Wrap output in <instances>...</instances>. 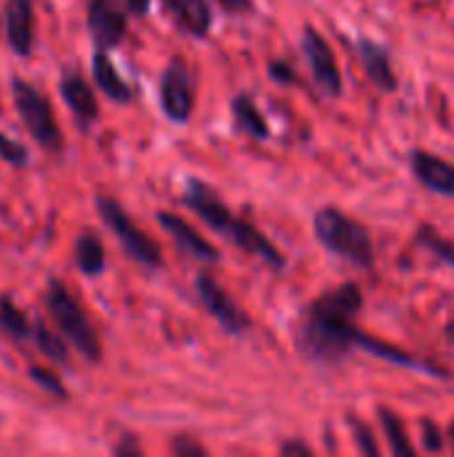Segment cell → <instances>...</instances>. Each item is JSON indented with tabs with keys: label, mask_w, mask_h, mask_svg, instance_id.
<instances>
[{
	"label": "cell",
	"mask_w": 454,
	"mask_h": 457,
	"mask_svg": "<svg viewBox=\"0 0 454 457\" xmlns=\"http://www.w3.org/2000/svg\"><path fill=\"white\" fill-rule=\"evenodd\" d=\"M182 204L195 212L211 230H217L219 236H225L233 246L244 249L246 254H254L260 257L262 262H268L270 268L281 270L284 268V254L270 244V238L265 233H260L254 225H249L246 220L235 217L225 201L219 198V193L214 187H209L203 179H195L190 177L185 182V190H182Z\"/></svg>",
	"instance_id": "obj_2"
},
{
	"label": "cell",
	"mask_w": 454,
	"mask_h": 457,
	"mask_svg": "<svg viewBox=\"0 0 454 457\" xmlns=\"http://www.w3.org/2000/svg\"><path fill=\"white\" fill-rule=\"evenodd\" d=\"M0 332L13 343H29L32 340V321L29 316L13 303V297L0 292Z\"/></svg>",
	"instance_id": "obj_21"
},
{
	"label": "cell",
	"mask_w": 454,
	"mask_h": 457,
	"mask_svg": "<svg viewBox=\"0 0 454 457\" xmlns=\"http://www.w3.org/2000/svg\"><path fill=\"white\" fill-rule=\"evenodd\" d=\"M268 72H270V80H276V83H281V86H294V83L300 80L297 72H294V67H292L289 62H284V59L270 62Z\"/></svg>",
	"instance_id": "obj_28"
},
{
	"label": "cell",
	"mask_w": 454,
	"mask_h": 457,
	"mask_svg": "<svg viewBox=\"0 0 454 457\" xmlns=\"http://www.w3.org/2000/svg\"><path fill=\"white\" fill-rule=\"evenodd\" d=\"M120 3H123V8H126L131 16H147L153 0H120Z\"/></svg>",
	"instance_id": "obj_34"
},
{
	"label": "cell",
	"mask_w": 454,
	"mask_h": 457,
	"mask_svg": "<svg viewBox=\"0 0 454 457\" xmlns=\"http://www.w3.org/2000/svg\"><path fill=\"white\" fill-rule=\"evenodd\" d=\"M313 233H316L318 244H324V249L353 262L356 268H372L375 265L372 236L351 214H345L334 206H324L313 217Z\"/></svg>",
	"instance_id": "obj_3"
},
{
	"label": "cell",
	"mask_w": 454,
	"mask_h": 457,
	"mask_svg": "<svg viewBox=\"0 0 454 457\" xmlns=\"http://www.w3.org/2000/svg\"><path fill=\"white\" fill-rule=\"evenodd\" d=\"M158 222H161V228L174 238V244L185 252V254H190L193 260H198V262H217L219 260V249L217 246H211L190 222H185L182 217H177V214H171V212H161L158 214Z\"/></svg>",
	"instance_id": "obj_13"
},
{
	"label": "cell",
	"mask_w": 454,
	"mask_h": 457,
	"mask_svg": "<svg viewBox=\"0 0 454 457\" xmlns=\"http://www.w3.org/2000/svg\"><path fill=\"white\" fill-rule=\"evenodd\" d=\"M59 94L64 99V104L70 107V112L75 115V120L88 129L91 123L99 120V102H96V94L94 88L88 86V80L80 75V70H72L67 67L62 75H59Z\"/></svg>",
	"instance_id": "obj_12"
},
{
	"label": "cell",
	"mask_w": 454,
	"mask_h": 457,
	"mask_svg": "<svg viewBox=\"0 0 454 457\" xmlns=\"http://www.w3.org/2000/svg\"><path fill=\"white\" fill-rule=\"evenodd\" d=\"M112 453H115V455H142V447H139V442H136L134 436H123V439L115 445Z\"/></svg>",
	"instance_id": "obj_33"
},
{
	"label": "cell",
	"mask_w": 454,
	"mask_h": 457,
	"mask_svg": "<svg viewBox=\"0 0 454 457\" xmlns=\"http://www.w3.org/2000/svg\"><path fill=\"white\" fill-rule=\"evenodd\" d=\"M29 378L45 391V394H51L54 399H59V402H67L70 396H67V388H64V383L56 378V372H51V370H45V367H29Z\"/></svg>",
	"instance_id": "obj_26"
},
{
	"label": "cell",
	"mask_w": 454,
	"mask_h": 457,
	"mask_svg": "<svg viewBox=\"0 0 454 457\" xmlns=\"http://www.w3.org/2000/svg\"><path fill=\"white\" fill-rule=\"evenodd\" d=\"M230 110H233V120H235L238 131L249 134L252 139H268L270 137V126H268L265 115L260 112V107L254 104L252 96H246V94L233 96Z\"/></svg>",
	"instance_id": "obj_19"
},
{
	"label": "cell",
	"mask_w": 454,
	"mask_h": 457,
	"mask_svg": "<svg viewBox=\"0 0 454 457\" xmlns=\"http://www.w3.org/2000/svg\"><path fill=\"white\" fill-rule=\"evenodd\" d=\"M0 158L8 166H13V169H27L29 166V150H27V145H21L13 137H5V134H0Z\"/></svg>",
	"instance_id": "obj_25"
},
{
	"label": "cell",
	"mask_w": 454,
	"mask_h": 457,
	"mask_svg": "<svg viewBox=\"0 0 454 457\" xmlns=\"http://www.w3.org/2000/svg\"><path fill=\"white\" fill-rule=\"evenodd\" d=\"M227 13H252L254 11V0H217Z\"/></svg>",
	"instance_id": "obj_32"
},
{
	"label": "cell",
	"mask_w": 454,
	"mask_h": 457,
	"mask_svg": "<svg viewBox=\"0 0 454 457\" xmlns=\"http://www.w3.org/2000/svg\"><path fill=\"white\" fill-rule=\"evenodd\" d=\"M447 337H450V343H452V345H454V321H452V324H450V327H447Z\"/></svg>",
	"instance_id": "obj_35"
},
{
	"label": "cell",
	"mask_w": 454,
	"mask_h": 457,
	"mask_svg": "<svg viewBox=\"0 0 454 457\" xmlns=\"http://www.w3.org/2000/svg\"><path fill=\"white\" fill-rule=\"evenodd\" d=\"M281 455H305V457H310L313 455V450H310V447H308V445H305V442H300V439H289V442H284V445H281Z\"/></svg>",
	"instance_id": "obj_31"
},
{
	"label": "cell",
	"mask_w": 454,
	"mask_h": 457,
	"mask_svg": "<svg viewBox=\"0 0 454 457\" xmlns=\"http://www.w3.org/2000/svg\"><path fill=\"white\" fill-rule=\"evenodd\" d=\"M32 343L37 345V351L51 359L54 364H62V367H70V351H67V340L62 337V332H51L45 327L43 319H35L32 321Z\"/></svg>",
	"instance_id": "obj_22"
},
{
	"label": "cell",
	"mask_w": 454,
	"mask_h": 457,
	"mask_svg": "<svg viewBox=\"0 0 454 457\" xmlns=\"http://www.w3.org/2000/svg\"><path fill=\"white\" fill-rule=\"evenodd\" d=\"M364 308V295L356 284H343L321 295L302 316L297 329V348L316 364L343 361L359 340L353 319Z\"/></svg>",
	"instance_id": "obj_1"
},
{
	"label": "cell",
	"mask_w": 454,
	"mask_h": 457,
	"mask_svg": "<svg viewBox=\"0 0 454 457\" xmlns=\"http://www.w3.org/2000/svg\"><path fill=\"white\" fill-rule=\"evenodd\" d=\"M45 308L56 324V329L62 332V337L88 361L96 364L102 359V343L88 321V316L83 313L80 303L72 297V292L64 287V281L59 278H48V289H45Z\"/></svg>",
	"instance_id": "obj_4"
},
{
	"label": "cell",
	"mask_w": 454,
	"mask_h": 457,
	"mask_svg": "<svg viewBox=\"0 0 454 457\" xmlns=\"http://www.w3.org/2000/svg\"><path fill=\"white\" fill-rule=\"evenodd\" d=\"M359 54H361V64H364L369 80L380 91L391 94L399 88V78H396V70H393V62H391V54L385 46H380L369 37H359Z\"/></svg>",
	"instance_id": "obj_16"
},
{
	"label": "cell",
	"mask_w": 454,
	"mask_h": 457,
	"mask_svg": "<svg viewBox=\"0 0 454 457\" xmlns=\"http://www.w3.org/2000/svg\"><path fill=\"white\" fill-rule=\"evenodd\" d=\"M75 265L83 276L94 278L104 273L107 265V254H104V244L99 241V236L94 233H80L75 238Z\"/></svg>",
	"instance_id": "obj_20"
},
{
	"label": "cell",
	"mask_w": 454,
	"mask_h": 457,
	"mask_svg": "<svg viewBox=\"0 0 454 457\" xmlns=\"http://www.w3.org/2000/svg\"><path fill=\"white\" fill-rule=\"evenodd\" d=\"M96 212H99L102 222L115 233V238L120 241L123 252H126L134 262H139V265H144V268H150V270H155V268L161 265V260H163L161 246H158L144 230H139V228L134 225V220L123 212V206H120L115 198L96 195Z\"/></svg>",
	"instance_id": "obj_6"
},
{
	"label": "cell",
	"mask_w": 454,
	"mask_h": 457,
	"mask_svg": "<svg viewBox=\"0 0 454 457\" xmlns=\"http://www.w3.org/2000/svg\"><path fill=\"white\" fill-rule=\"evenodd\" d=\"M161 107L171 123H187L195 107V83L185 59H171L161 75Z\"/></svg>",
	"instance_id": "obj_7"
},
{
	"label": "cell",
	"mask_w": 454,
	"mask_h": 457,
	"mask_svg": "<svg viewBox=\"0 0 454 457\" xmlns=\"http://www.w3.org/2000/svg\"><path fill=\"white\" fill-rule=\"evenodd\" d=\"M161 5L177 29L190 37H206L214 24L211 5L206 0H161Z\"/></svg>",
	"instance_id": "obj_14"
},
{
	"label": "cell",
	"mask_w": 454,
	"mask_h": 457,
	"mask_svg": "<svg viewBox=\"0 0 454 457\" xmlns=\"http://www.w3.org/2000/svg\"><path fill=\"white\" fill-rule=\"evenodd\" d=\"M302 51H305L308 64H310V72H313L316 86H318L326 96H340V94H343V75H340L334 51H332V46L324 40V35H318L313 27H308V29L302 32Z\"/></svg>",
	"instance_id": "obj_10"
},
{
	"label": "cell",
	"mask_w": 454,
	"mask_h": 457,
	"mask_svg": "<svg viewBox=\"0 0 454 457\" xmlns=\"http://www.w3.org/2000/svg\"><path fill=\"white\" fill-rule=\"evenodd\" d=\"M11 94H13V104L16 112L24 123V129L29 131V137L45 150V153H62L64 150V137L62 129L54 118L51 102L27 80L21 78H11Z\"/></svg>",
	"instance_id": "obj_5"
},
{
	"label": "cell",
	"mask_w": 454,
	"mask_h": 457,
	"mask_svg": "<svg viewBox=\"0 0 454 457\" xmlns=\"http://www.w3.org/2000/svg\"><path fill=\"white\" fill-rule=\"evenodd\" d=\"M91 75H94V83L99 86V91L118 102V104H128L134 99V88L120 78V72L115 70L112 59L107 56V51L96 48L94 56H91Z\"/></svg>",
	"instance_id": "obj_17"
},
{
	"label": "cell",
	"mask_w": 454,
	"mask_h": 457,
	"mask_svg": "<svg viewBox=\"0 0 454 457\" xmlns=\"http://www.w3.org/2000/svg\"><path fill=\"white\" fill-rule=\"evenodd\" d=\"M171 450H174V455L177 457H203L206 455V450L195 442V439H190V436H177L174 439V445H171Z\"/></svg>",
	"instance_id": "obj_29"
},
{
	"label": "cell",
	"mask_w": 454,
	"mask_h": 457,
	"mask_svg": "<svg viewBox=\"0 0 454 457\" xmlns=\"http://www.w3.org/2000/svg\"><path fill=\"white\" fill-rule=\"evenodd\" d=\"M356 345L364 348L367 353L377 356V359L391 361V364L409 367V370H420V372L436 375V378H447V370H442V367H436V364H431V361H423V359H417V356H412V353H407V351H401V348H396V345H388V343H383V340H377V337H369V335H361V332H359Z\"/></svg>",
	"instance_id": "obj_18"
},
{
	"label": "cell",
	"mask_w": 454,
	"mask_h": 457,
	"mask_svg": "<svg viewBox=\"0 0 454 457\" xmlns=\"http://www.w3.org/2000/svg\"><path fill=\"white\" fill-rule=\"evenodd\" d=\"M195 292H198V300L203 303V308L217 319V324L230 332V335H241L252 327V319L244 313V308L206 273L201 270L195 276Z\"/></svg>",
	"instance_id": "obj_8"
},
{
	"label": "cell",
	"mask_w": 454,
	"mask_h": 457,
	"mask_svg": "<svg viewBox=\"0 0 454 457\" xmlns=\"http://www.w3.org/2000/svg\"><path fill=\"white\" fill-rule=\"evenodd\" d=\"M86 24L94 46L107 51L123 43L128 32V11L120 0H91L86 11Z\"/></svg>",
	"instance_id": "obj_9"
},
{
	"label": "cell",
	"mask_w": 454,
	"mask_h": 457,
	"mask_svg": "<svg viewBox=\"0 0 454 457\" xmlns=\"http://www.w3.org/2000/svg\"><path fill=\"white\" fill-rule=\"evenodd\" d=\"M412 171L420 179V185L428 187L431 193L454 198V163L433 153L417 150L412 153Z\"/></svg>",
	"instance_id": "obj_15"
},
{
	"label": "cell",
	"mask_w": 454,
	"mask_h": 457,
	"mask_svg": "<svg viewBox=\"0 0 454 457\" xmlns=\"http://www.w3.org/2000/svg\"><path fill=\"white\" fill-rule=\"evenodd\" d=\"M380 423H383V428H385V434H388L391 453H396V455L401 457L415 455V447H412V442H409V436H407V431H404V423L399 420L396 412H391V410L383 407V410H380Z\"/></svg>",
	"instance_id": "obj_23"
},
{
	"label": "cell",
	"mask_w": 454,
	"mask_h": 457,
	"mask_svg": "<svg viewBox=\"0 0 454 457\" xmlns=\"http://www.w3.org/2000/svg\"><path fill=\"white\" fill-rule=\"evenodd\" d=\"M351 428H353V434H356V442H359V447H361V453H367V455H380V447H377V442H375V436H372V431H369V426H364L359 418H351Z\"/></svg>",
	"instance_id": "obj_27"
},
{
	"label": "cell",
	"mask_w": 454,
	"mask_h": 457,
	"mask_svg": "<svg viewBox=\"0 0 454 457\" xmlns=\"http://www.w3.org/2000/svg\"><path fill=\"white\" fill-rule=\"evenodd\" d=\"M3 27L8 48L27 59L35 48V3L32 0H5Z\"/></svg>",
	"instance_id": "obj_11"
},
{
	"label": "cell",
	"mask_w": 454,
	"mask_h": 457,
	"mask_svg": "<svg viewBox=\"0 0 454 457\" xmlns=\"http://www.w3.org/2000/svg\"><path fill=\"white\" fill-rule=\"evenodd\" d=\"M417 241L428 249V252H433L444 265H450L454 268V244L452 241H447V238H442L433 228H420V233H417Z\"/></svg>",
	"instance_id": "obj_24"
},
{
	"label": "cell",
	"mask_w": 454,
	"mask_h": 457,
	"mask_svg": "<svg viewBox=\"0 0 454 457\" xmlns=\"http://www.w3.org/2000/svg\"><path fill=\"white\" fill-rule=\"evenodd\" d=\"M423 445H425V450H431V453H439V450L444 447L442 431H439V426L431 423V420H423Z\"/></svg>",
	"instance_id": "obj_30"
},
{
	"label": "cell",
	"mask_w": 454,
	"mask_h": 457,
	"mask_svg": "<svg viewBox=\"0 0 454 457\" xmlns=\"http://www.w3.org/2000/svg\"><path fill=\"white\" fill-rule=\"evenodd\" d=\"M450 439H452V447H454V423H452V428H450Z\"/></svg>",
	"instance_id": "obj_36"
}]
</instances>
